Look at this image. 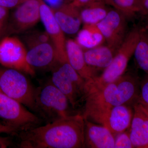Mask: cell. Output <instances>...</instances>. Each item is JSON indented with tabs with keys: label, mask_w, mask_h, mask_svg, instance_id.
I'll return each mask as SVG.
<instances>
[{
	"label": "cell",
	"mask_w": 148,
	"mask_h": 148,
	"mask_svg": "<svg viewBox=\"0 0 148 148\" xmlns=\"http://www.w3.org/2000/svg\"><path fill=\"white\" fill-rule=\"evenodd\" d=\"M38 1L40 4V20L56 50L58 61L60 62L68 61L65 33L55 19L51 8L44 0Z\"/></svg>",
	"instance_id": "obj_11"
},
{
	"label": "cell",
	"mask_w": 148,
	"mask_h": 148,
	"mask_svg": "<svg viewBox=\"0 0 148 148\" xmlns=\"http://www.w3.org/2000/svg\"><path fill=\"white\" fill-rule=\"evenodd\" d=\"M84 121L85 148H114V135L109 129L88 120Z\"/></svg>",
	"instance_id": "obj_14"
},
{
	"label": "cell",
	"mask_w": 148,
	"mask_h": 148,
	"mask_svg": "<svg viewBox=\"0 0 148 148\" xmlns=\"http://www.w3.org/2000/svg\"><path fill=\"white\" fill-rule=\"evenodd\" d=\"M23 73L15 69L0 67V90L36 112V88Z\"/></svg>",
	"instance_id": "obj_6"
},
{
	"label": "cell",
	"mask_w": 148,
	"mask_h": 148,
	"mask_svg": "<svg viewBox=\"0 0 148 148\" xmlns=\"http://www.w3.org/2000/svg\"><path fill=\"white\" fill-rule=\"evenodd\" d=\"M21 3V0H0V6L9 10L16 7Z\"/></svg>",
	"instance_id": "obj_27"
},
{
	"label": "cell",
	"mask_w": 148,
	"mask_h": 148,
	"mask_svg": "<svg viewBox=\"0 0 148 148\" xmlns=\"http://www.w3.org/2000/svg\"><path fill=\"white\" fill-rule=\"evenodd\" d=\"M85 121L73 114L19 132L20 148H85Z\"/></svg>",
	"instance_id": "obj_1"
},
{
	"label": "cell",
	"mask_w": 148,
	"mask_h": 148,
	"mask_svg": "<svg viewBox=\"0 0 148 148\" xmlns=\"http://www.w3.org/2000/svg\"><path fill=\"white\" fill-rule=\"evenodd\" d=\"M139 102L148 110V75L140 82Z\"/></svg>",
	"instance_id": "obj_26"
},
{
	"label": "cell",
	"mask_w": 148,
	"mask_h": 148,
	"mask_svg": "<svg viewBox=\"0 0 148 148\" xmlns=\"http://www.w3.org/2000/svg\"><path fill=\"white\" fill-rule=\"evenodd\" d=\"M115 148H133L134 147L130 137L129 132H121L114 135Z\"/></svg>",
	"instance_id": "obj_24"
},
{
	"label": "cell",
	"mask_w": 148,
	"mask_h": 148,
	"mask_svg": "<svg viewBox=\"0 0 148 148\" xmlns=\"http://www.w3.org/2000/svg\"><path fill=\"white\" fill-rule=\"evenodd\" d=\"M140 32V29L136 27L127 34L110 64L104 70L103 73L86 81V95L114 82L124 74L129 60L134 54Z\"/></svg>",
	"instance_id": "obj_3"
},
{
	"label": "cell",
	"mask_w": 148,
	"mask_h": 148,
	"mask_svg": "<svg viewBox=\"0 0 148 148\" xmlns=\"http://www.w3.org/2000/svg\"><path fill=\"white\" fill-rule=\"evenodd\" d=\"M35 103L36 112L47 123L73 115L70 114L71 105L67 96L51 80L36 89Z\"/></svg>",
	"instance_id": "obj_4"
},
{
	"label": "cell",
	"mask_w": 148,
	"mask_h": 148,
	"mask_svg": "<svg viewBox=\"0 0 148 148\" xmlns=\"http://www.w3.org/2000/svg\"><path fill=\"white\" fill-rule=\"evenodd\" d=\"M27 61L33 69H50L58 61V56L52 42L40 44L29 48Z\"/></svg>",
	"instance_id": "obj_16"
},
{
	"label": "cell",
	"mask_w": 148,
	"mask_h": 148,
	"mask_svg": "<svg viewBox=\"0 0 148 148\" xmlns=\"http://www.w3.org/2000/svg\"><path fill=\"white\" fill-rule=\"evenodd\" d=\"M87 65L95 70H105L110 64L116 52L108 45L83 49Z\"/></svg>",
	"instance_id": "obj_18"
},
{
	"label": "cell",
	"mask_w": 148,
	"mask_h": 148,
	"mask_svg": "<svg viewBox=\"0 0 148 148\" xmlns=\"http://www.w3.org/2000/svg\"><path fill=\"white\" fill-rule=\"evenodd\" d=\"M40 20L38 0H25L17 6L10 16L6 36L23 33L35 26Z\"/></svg>",
	"instance_id": "obj_10"
},
{
	"label": "cell",
	"mask_w": 148,
	"mask_h": 148,
	"mask_svg": "<svg viewBox=\"0 0 148 148\" xmlns=\"http://www.w3.org/2000/svg\"><path fill=\"white\" fill-rule=\"evenodd\" d=\"M9 18V10L0 6V40L6 36Z\"/></svg>",
	"instance_id": "obj_25"
},
{
	"label": "cell",
	"mask_w": 148,
	"mask_h": 148,
	"mask_svg": "<svg viewBox=\"0 0 148 148\" xmlns=\"http://www.w3.org/2000/svg\"><path fill=\"white\" fill-rule=\"evenodd\" d=\"M27 51L22 42L15 37L6 36L0 40V64L33 76V69L27 61Z\"/></svg>",
	"instance_id": "obj_8"
},
{
	"label": "cell",
	"mask_w": 148,
	"mask_h": 148,
	"mask_svg": "<svg viewBox=\"0 0 148 148\" xmlns=\"http://www.w3.org/2000/svg\"><path fill=\"white\" fill-rule=\"evenodd\" d=\"M0 118L19 132L38 126L41 120L24 105L1 90Z\"/></svg>",
	"instance_id": "obj_7"
},
{
	"label": "cell",
	"mask_w": 148,
	"mask_h": 148,
	"mask_svg": "<svg viewBox=\"0 0 148 148\" xmlns=\"http://www.w3.org/2000/svg\"><path fill=\"white\" fill-rule=\"evenodd\" d=\"M51 70V81L67 96L73 109L84 102L86 81L77 73L69 61H58Z\"/></svg>",
	"instance_id": "obj_5"
},
{
	"label": "cell",
	"mask_w": 148,
	"mask_h": 148,
	"mask_svg": "<svg viewBox=\"0 0 148 148\" xmlns=\"http://www.w3.org/2000/svg\"><path fill=\"white\" fill-rule=\"evenodd\" d=\"M65 0H44L47 4L51 8H54L60 6L63 4L65 3Z\"/></svg>",
	"instance_id": "obj_31"
},
{
	"label": "cell",
	"mask_w": 148,
	"mask_h": 148,
	"mask_svg": "<svg viewBox=\"0 0 148 148\" xmlns=\"http://www.w3.org/2000/svg\"><path fill=\"white\" fill-rule=\"evenodd\" d=\"M101 1L104 0H73L71 3L73 5L80 9L91 3Z\"/></svg>",
	"instance_id": "obj_29"
},
{
	"label": "cell",
	"mask_w": 148,
	"mask_h": 148,
	"mask_svg": "<svg viewBox=\"0 0 148 148\" xmlns=\"http://www.w3.org/2000/svg\"><path fill=\"white\" fill-rule=\"evenodd\" d=\"M51 8L55 19L65 34H74L78 32L82 23L80 9L71 3Z\"/></svg>",
	"instance_id": "obj_15"
},
{
	"label": "cell",
	"mask_w": 148,
	"mask_h": 148,
	"mask_svg": "<svg viewBox=\"0 0 148 148\" xmlns=\"http://www.w3.org/2000/svg\"><path fill=\"white\" fill-rule=\"evenodd\" d=\"M21 1L23 2V1H25V0H21Z\"/></svg>",
	"instance_id": "obj_34"
},
{
	"label": "cell",
	"mask_w": 148,
	"mask_h": 148,
	"mask_svg": "<svg viewBox=\"0 0 148 148\" xmlns=\"http://www.w3.org/2000/svg\"><path fill=\"white\" fill-rule=\"evenodd\" d=\"M140 82L136 74H124L114 82L88 92L85 97L82 114L84 119L101 123L114 107L133 106L139 101Z\"/></svg>",
	"instance_id": "obj_2"
},
{
	"label": "cell",
	"mask_w": 148,
	"mask_h": 148,
	"mask_svg": "<svg viewBox=\"0 0 148 148\" xmlns=\"http://www.w3.org/2000/svg\"><path fill=\"white\" fill-rule=\"evenodd\" d=\"M133 116L132 106L120 105L110 110L100 124L107 127L115 135L126 131L130 127Z\"/></svg>",
	"instance_id": "obj_13"
},
{
	"label": "cell",
	"mask_w": 148,
	"mask_h": 148,
	"mask_svg": "<svg viewBox=\"0 0 148 148\" xmlns=\"http://www.w3.org/2000/svg\"><path fill=\"white\" fill-rule=\"evenodd\" d=\"M66 53L69 64L86 81L98 76L97 70L86 64L83 50L76 41L66 40Z\"/></svg>",
	"instance_id": "obj_17"
},
{
	"label": "cell",
	"mask_w": 148,
	"mask_h": 148,
	"mask_svg": "<svg viewBox=\"0 0 148 148\" xmlns=\"http://www.w3.org/2000/svg\"><path fill=\"white\" fill-rule=\"evenodd\" d=\"M104 1L95 2L80 8V15L84 25H96L106 17L109 10Z\"/></svg>",
	"instance_id": "obj_19"
},
{
	"label": "cell",
	"mask_w": 148,
	"mask_h": 148,
	"mask_svg": "<svg viewBox=\"0 0 148 148\" xmlns=\"http://www.w3.org/2000/svg\"><path fill=\"white\" fill-rule=\"evenodd\" d=\"M126 16L119 11L109 10L107 16L96 24L107 45L115 52L120 47L126 37Z\"/></svg>",
	"instance_id": "obj_9"
},
{
	"label": "cell",
	"mask_w": 148,
	"mask_h": 148,
	"mask_svg": "<svg viewBox=\"0 0 148 148\" xmlns=\"http://www.w3.org/2000/svg\"><path fill=\"white\" fill-rule=\"evenodd\" d=\"M24 40L29 49L42 43L51 42L50 37L46 31L30 32L24 36Z\"/></svg>",
	"instance_id": "obj_23"
},
{
	"label": "cell",
	"mask_w": 148,
	"mask_h": 148,
	"mask_svg": "<svg viewBox=\"0 0 148 148\" xmlns=\"http://www.w3.org/2000/svg\"><path fill=\"white\" fill-rule=\"evenodd\" d=\"M132 108L130 140L134 148H148V110L139 101L133 104Z\"/></svg>",
	"instance_id": "obj_12"
},
{
	"label": "cell",
	"mask_w": 148,
	"mask_h": 148,
	"mask_svg": "<svg viewBox=\"0 0 148 148\" xmlns=\"http://www.w3.org/2000/svg\"><path fill=\"white\" fill-rule=\"evenodd\" d=\"M145 29H146V30H148V18L147 21V24H146V26L145 27H144Z\"/></svg>",
	"instance_id": "obj_33"
},
{
	"label": "cell",
	"mask_w": 148,
	"mask_h": 148,
	"mask_svg": "<svg viewBox=\"0 0 148 148\" xmlns=\"http://www.w3.org/2000/svg\"><path fill=\"white\" fill-rule=\"evenodd\" d=\"M11 144V142L9 138L0 136V148L8 147Z\"/></svg>",
	"instance_id": "obj_32"
},
{
	"label": "cell",
	"mask_w": 148,
	"mask_h": 148,
	"mask_svg": "<svg viewBox=\"0 0 148 148\" xmlns=\"http://www.w3.org/2000/svg\"><path fill=\"white\" fill-rule=\"evenodd\" d=\"M107 4L119 11L127 17H132L140 13L139 0H104Z\"/></svg>",
	"instance_id": "obj_22"
},
{
	"label": "cell",
	"mask_w": 148,
	"mask_h": 148,
	"mask_svg": "<svg viewBox=\"0 0 148 148\" xmlns=\"http://www.w3.org/2000/svg\"><path fill=\"white\" fill-rule=\"evenodd\" d=\"M103 40L104 38L96 25H84L76 41L82 49H87L101 45Z\"/></svg>",
	"instance_id": "obj_20"
},
{
	"label": "cell",
	"mask_w": 148,
	"mask_h": 148,
	"mask_svg": "<svg viewBox=\"0 0 148 148\" xmlns=\"http://www.w3.org/2000/svg\"><path fill=\"white\" fill-rule=\"evenodd\" d=\"M140 13L148 16V0H139Z\"/></svg>",
	"instance_id": "obj_30"
},
{
	"label": "cell",
	"mask_w": 148,
	"mask_h": 148,
	"mask_svg": "<svg viewBox=\"0 0 148 148\" xmlns=\"http://www.w3.org/2000/svg\"><path fill=\"white\" fill-rule=\"evenodd\" d=\"M138 68L148 75V30L140 29V36L134 54Z\"/></svg>",
	"instance_id": "obj_21"
},
{
	"label": "cell",
	"mask_w": 148,
	"mask_h": 148,
	"mask_svg": "<svg viewBox=\"0 0 148 148\" xmlns=\"http://www.w3.org/2000/svg\"><path fill=\"white\" fill-rule=\"evenodd\" d=\"M18 132V130L14 127L6 124L3 122H0V134L6 133L8 134H15Z\"/></svg>",
	"instance_id": "obj_28"
}]
</instances>
